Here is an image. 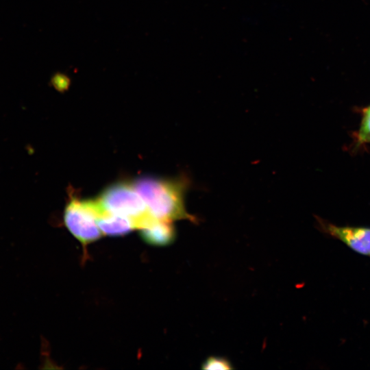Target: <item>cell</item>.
Here are the masks:
<instances>
[{
  "label": "cell",
  "instance_id": "obj_1",
  "mask_svg": "<svg viewBox=\"0 0 370 370\" xmlns=\"http://www.w3.org/2000/svg\"><path fill=\"white\" fill-rule=\"evenodd\" d=\"M133 186L153 217L173 223L188 220L197 223V218L187 212L184 204V197L190 186L188 177L164 179L145 176L136 179Z\"/></svg>",
  "mask_w": 370,
  "mask_h": 370
},
{
  "label": "cell",
  "instance_id": "obj_2",
  "mask_svg": "<svg viewBox=\"0 0 370 370\" xmlns=\"http://www.w3.org/2000/svg\"><path fill=\"white\" fill-rule=\"evenodd\" d=\"M103 212L97 199L73 198L65 207L64 225L84 248L101 237L97 219Z\"/></svg>",
  "mask_w": 370,
  "mask_h": 370
},
{
  "label": "cell",
  "instance_id": "obj_3",
  "mask_svg": "<svg viewBox=\"0 0 370 370\" xmlns=\"http://www.w3.org/2000/svg\"><path fill=\"white\" fill-rule=\"evenodd\" d=\"M97 200L103 211L127 217L136 224L149 213L133 184L122 182L111 184L101 192Z\"/></svg>",
  "mask_w": 370,
  "mask_h": 370
},
{
  "label": "cell",
  "instance_id": "obj_4",
  "mask_svg": "<svg viewBox=\"0 0 370 370\" xmlns=\"http://www.w3.org/2000/svg\"><path fill=\"white\" fill-rule=\"evenodd\" d=\"M317 219L318 228L323 234L340 241L357 254L370 256V227L340 226L321 218Z\"/></svg>",
  "mask_w": 370,
  "mask_h": 370
},
{
  "label": "cell",
  "instance_id": "obj_5",
  "mask_svg": "<svg viewBox=\"0 0 370 370\" xmlns=\"http://www.w3.org/2000/svg\"><path fill=\"white\" fill-rule=\"evenodd\" d=\"M136 229L147 244L154 246L171 244L176 236L173 222L157 219L149 213L136 222Z\"/></svg>",
  "mask_w": 370,
  "mask_h": 370
},
{
  "label": "cell",
  "instance_id": "obj_6",
  "mask_svg": "<svg viewBox=\"0 0 370 370\" xmlns=\"http://www.w3.org/2000/svg\"><path fill=\"white\" fill-rule=\"evenodd\" d=\"M97 224L103 234L110 236H123L136 229L133 219L105 211L98 218Z\"/></svg>",
  "mask_w": 370,
  "mask_h": 370
},
{
  "label": "cell",
  "instance_id": "obj_7",
  "mask_svg": "<svg viewBox=\"0 0 370 370\" xmlns=\"http://www.w3.org/2000/svg\"><path fill=\"white\" fill-rule=\"evenodd\" d=\"M358 145L370 143V106L362 112V119L358 132L356 134Z\"/></svg>",
  "mask_w": 370,
  "mask_h": 370
},
{
  "label": "cell",
  "instance_id": "obj_8",
  "mask_svg": "<svg viewBox=\"0 0 370 370\" xmlns=\"http://www.w3.org/2000/svg\"><path fill=\"white\" fill-rule=\"evenodd\" d=\"M202 369L209 370H227L232 369V362L225 357L219 356H210L201 363Z\"/></svg>",
  "mask_w": 370,
  "mask_h": 370
}]
</instances>
